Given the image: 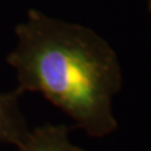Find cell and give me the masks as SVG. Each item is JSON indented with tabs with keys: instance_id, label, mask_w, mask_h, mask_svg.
Instances as JSON below:
<instances>
[{
	"instance_id": "4",
	"label": "cell",
	"mask_w": 151,
	"mask_h": 151,
	"mask_svg": "<svg viewBox=\"0 0 151 151\" xmlns=\"http://www.w3.org/2000/svg\"><path fill=\"white\" fill-rule=\"evenodd\" d=\"M149 8H150V10H151V0H149Z\"/></svg>"
},
{
	"instance_id": "1",
	"label": "cell",
	"mask_w": 151,
	"mask_h": 151,
	"mask_svg": "<svg viewBox=\"0 0 151 151\" xmlns=\"http://www.w3.org/2000/svg\"><path fill=\"white\" fill-rule=\"evenodd\" d=\"M17 45L6 57L22 94L37 92L92 137L117 130L112 100L122 87L116 52L87 27L29 9L15 27Z\"/></svg>"
},
{
	"instance_id": "2",
	"label": "cell",
	"mask_w": 151,
	"mask_h": 151,
	"mask_svg": "<svg viewBox=\"0 0 151 151\" xmlns=\"http://www.w3.org/2000/svg\"><path fill=\"white\" fill-rule=\"evenodd\" d=\"M22 93L0 92V142L19 147L25 141L29 127L19 106Z\"/></svg>"
},
{
	"instance_id": "3",
	"label": "cell",
	"mask_w": 151,
	"mask_h": 151,
	"mask_svg": "<svg viewBox=\"0 0 151 151\" xmlns=\"http://www.w3.org/2000/svg\"><path fill=\"white\" fill-rule=\"evenodd\" d=\"M70 127L65 125H43L30 130L17 151H86L69 140Z\"/></svg>"
}]
</instances>
